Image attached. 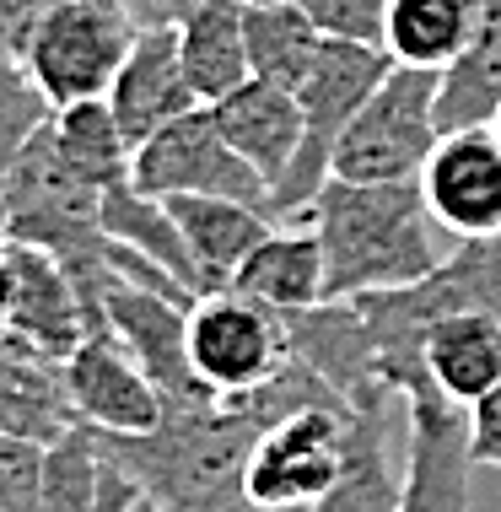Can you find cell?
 Wrapping results in <instances>:
<instances>
[{
  "label": "cell",
  "mask_w": 501,
  "mask_h": 512,
  "mask_svg": "<svg viewBox=\"0 0 501 512\" xmlns=\"http://www.w3.org/2000/svg\"><path fill=\"white\" fill-rule=\"evenodd\" d=\"M60 6H65V0H0V38H6V49L22 60V49L33 44V33Z\"/></svg>",
  "instance_id": "836d02e7"
},
{
  "label": "cell",
  "mask_w": 501,
  "mask_h": 512,
  "mask_svg": "<svg viewBox=\"0 0 501 512\" xmlns=\"http://www.w3.org/2000/svg\"><path fill=\"white\" fill-rule=\"evenodd\" d=\"M437 92H442V71L394 65L378 81V92L361 103L351 130L340 135L334 178H351V184H421L431 151L442 141Z\"/></svg>",
  "instance_id": "5b68a950"
},
{
  "label": "cell",
  "mask_w": 501,
  "mask_h": 512,
  "mask_svg": "<svg viewBox=\"0 0 501 512\" xmlns=\"http://www.w3.org/2000/svg\"><path fill=\"white\" fill-rule=\"evenodd\" d=\"M469 459L475 469H501V383L469 410Z\"/></svg>",
  "instance_id": "d6a6232c"
},
{
  "label": "cell",
  "mask_w": 501,
  "mask_h": 512,
  "mask_svg": "<svg viewBox=\"0 0 501 512\" xmlns=\"http://www.w3.org/2000/svg\"><path fill=\"white\" fill-rule=\"evenodd\" d=\"M167 205L178 216V232L189 243L194 270H200V297L227 292L238 281V270L248 265V254L275 232V216L264 205L221 200V195H173Z\"/></svg>",
  "instance_id": "e0dca14e"
},
{
  "label": "cell",
  "mask_w": 501,
  "mask_h": 512,
  "mask_svg": "<svg viewBox=\"0 0 501 512\" xmlns=\"http://www.w3.org/2000/svg\"><path fill=\"white\" fill-rule=\"evenodd\" d=\"M6 238L44 248L65 270L92 265L108 243L103 238V189H92L60 157L49 124L6 168Z\"/></svg>",
  "instance_id": "8992f818"
},
{
  "label": "cell",
  "mask_w": 501,
  "mask_h": 512,
  "mask_svg": "<svg viewBox=\"0 0 501 512\" xmlns=\"http://www.w3.org/2000/svg\"><path fill=\"white\" fill-rule=\"evenodd\" d=\"M124 6H130V17L141 27H178L200 0H124Z\"/></svg>",
  "instance_id": "d590c367"
},
{
  "label": "cell",
  "mask_w": 501,
  "mask_h": 512,
  "mask_svg": "<svg viewBox=\"0 0 501 512\" xmlns=\"http://www.w3.org/2000/svg\"><path fill=\"white\" fill-rule=\"evenodd\" d=\"M11 329L6 335L38 351L44 362L65 367V356L81 345L87 335V297H81L76 275L60 265L44 248H27V243H11Z\"/></svg>",
  "instance_id": "5bb4252c"
},
{
  "label": "cell",
  "mask_w": 501,
  "mask_h": 512,
  "mask_svg": "<svg viewBox=\"0 0 501 512\" xmlns=\"http://www.w3.org/2000/svg\"><path fill=\"white\" fill-rule=\"evenodd\" d=\"M65 394H71L76 421L103 437H146L167 415V399L141 367V356L114 335V324L97 308L81 345L65 356Z\"/></svg>",
  "instance_id": "8fae6325"
},
{
  "label": "cell",
  "mask_w": 501,
  "mask_h": 512,
  "mask_svg": "<svg viewBox=\"0 0 501 512\" xmlns=\"http://www.w3.org/2000/svg\"><path fill=\"white\" fill-rule=\"evenodd\" d=\"M0 238H6V168H0Z\"/></svg>",
  "instance_id": "74e56055"
},
{
  "label": "cell",
  "mask_w": 501,
  "mask_h": 512,
  "mask_svg": "<svg viewBox=\"0 0 501 512\" xmlns=\"http://www.w3.org/2000/svg\"><path fill=\"white\" fill-rule=\"evenodd\" d=\"M351 442V405H313L259 437L248 459V507L308 512L334 491Z\"/></svg>",
  "instance_id": "9c48e42d"
},
{
  "label": "cell",
  "mask_w": 501,
  "mask_h": 512,
  "mask_svg": "<svg viewBox=\"0 0 501 512\" xmlns=\"http://www.w3.org/2000/svg\"><path fill=\"white\" fill-rule=\"evenodd\" d=\"M291 356L302 367H313L318 378L329 383L345 405H367V399H399L378 383V367H372V340L367 324H361L356 297H329L308 313H291Z\"/></svg>",
  "instance_id": "2e32d148"
},
{
  "label": "cell",
  "mask_w": 501,
  "mask_h": 512,
  "mask_svg": "<svg viewBox=\"0 0 501 512\" xmlns=\"http://www.w3.org/2000/svg\"><path fill=\"white\" fill-rule=\"evenodd\" d=\"M92 437L141 486L151 512H248V459L264 432L221 399L167 405L146 437Z\"/></svg>",
  "instance_id": "6da1fadb"
},
{
  "label": "cell",
  "mask_w": 501,
  "mask_h": 512,
  "mask_svg": "<svg viewBox=\"0 0 501 512\" xmlns=\"http://www.w3.org/2000/svg\"><path fill=\"white\" fill-rule=\"evenodd\" d=\"M421 195L448 238H501V141L491 124L442 135L421 173Z\"/></svg>",
  "instance_id": "7c38bea8"
},
{
  "label": "cell",
  "mask_w": 501,
  "mask_h": 512,
  "mask_svg": "<svg viewBox=\"0 0 501 512\" xmlns=\"http://www.w3.org/2000/svg\"><path fill=\"white\" fill-rule=\"evenodd\" d=\"M361 324L372 340V367L388 394L410 399L431 389L426 378V329L448 313H501V238L458 243L426 281L394 286V292L356 297Z\"/></svg>",
  "instance_id": "3957f363"
},
{
  "label": "cell",
  "mask_w": 501,
  "mask_h": 512,
  "mask_svg": "<svg viewBox=\"0 0 501 512\" xmlns=\"http://www.w3.org/2000/svg\"><path fill=\"white\" fill-rule=\"evenodd\" d=\"M291 329L286 313L243 297L238 286L205 292L189 308V367L216 399H238L291 367Z\"/></svg>",
  "instance_id": "ba28073f"
},
{
  "label": "cell",
  "mask_w": 501,
  "mask_h": 512,
  "mask_svg": "<svg viewBox=\"0 0 501 512\" xmlns=\"http://www.w3.org/2000/svg\"><path fill=\"white\" fill-rule=\"evenodd\" d=\"M248 512H259V507H248Z\"/></svg>",
  "instance_id": "b9f144b4"
},
{
  "label": "cell",
  "mask_w": 501,
  "mask_h": 512,
  "mask_svg": "<svg viewBox=\"0 0 501 512\" xmlns=\"http://www.w3.org/2000/svg\"><path fill=\"white\" fill-rule=\"evenodd\" d=\"M394 405L405 399H367L351 405V442L334 491L308 512H399L405 469L394 464Z\"/></svg>",
  "instance_id": "d6986e66"
},
{
  "label": "cell",
  "mask_w": 501,
  "mask_h": 512,
  "mask_svg": "<svg viewBox=\"0 0 501 512\" xmlns=\"http://www.w3.org/2000/svg\"><path fill=\"white\" fill-rule=\"evenodd\" d=\"M76 421L71 394H65V367L44 362L17 340H0V437H33L60 442Z\"/></svg>",
  "instance_id": "603a6c76"
},
{
  "label": "cell",
  "mask_w": 501,
  "mask_h": 512,
  "mask_svg": "<svg viewBox=\"0 0 501 512\" xmlns=\"http://www.w3.org/2000/svg\"><path fill=\"white\" fill-rule=\"evenodd\" d=\"M308 227L324 243L329 297H367L415 286L442 265L437 221L421 184H351L329 178L313 200Z\"/></svg>",
  "instance_id": "7a4b0ae2"
},
{
  "label": "cell",
  "mask_w": 501,
  "mask_h": 512,
  "mask_svg": "<svg viewBox=\"0 0 501 512\" xmlns=\"http://www.w3.org/2000/svg\"><path fill=\"white\" fill-rule=\"evenodd\" d=\"M97 491H103V448L87 426H71L60 442H49L44 512H92Z\"/></svg>",
  "instance_id": "f1b7e54d"
},
{
  "label": "cell",
  "mask_w": 501,
  "mask_h": 512,
  "mask_svg": "<svg viewBox=\"0 0 501 512\" xmlns=\"http://www.w3.org/2000/svg\"><path fill=\"white\" fill-rule=\"evenodd\" d=\"M324 33L313 27V17L291 0H248V65L259 81L297 92L308 81Z\"/></svg>",
  "instance_id": "83f0119b"
},
{
  "label": "cell",
  "mask_w": 501,
  "mask_h": 512,
  "mask_svg": "<svg viewBox=\"0 0 501 512\" xmlns=\"http://www.w3.org/2000/svg\"><path fill=\"white\" fill-rule=\"evenodd\" d=\"M108 108H114L119 130L130 135V146H146L157 130L200 108L184 71V49H178V27H141L130 60L119 65L114 87H108Z\"/></svg>",
  "instance_id": "9a60e30c"
},
{
  "label": "cell",
  "mask_w": 501,
  "mask_h": 512,
  "mask_svg": "<svg viewBox=\"0 0 501 512\" xmlns=\"http://www.w3.org/2000/svg\"><path fill=\"white\" fill-rule=\"evenodd\" d=\"M49 442L0 437V512H44Z\"/></svg>",
  "instance_id": "4dcf8cb0"
},
{
  "label": "cell",
  "mask_w": 501,
  "mask_h": 512,
  "mask_svg": "<svg viewBox=\"0 0 501 512\" xmlns=\"http://www.w3.org/2000/svg\"><path fill=\"white\" fill-rule=\"evenodd\" d=\"M130 178L146 195H221V200H243L270 211V184L259 178V168H248L238 157V146L221 135V124L211 108L173 119L167 130H157L146 146H135V168Z\"/></svg>",
  "instance_id": "30bf717a"
},
{
  "label": "cell",
  "mask_w": 501,
  "mask_h": 512,
  "mask_svg": "<svg viewBox=\"0 0 501 512\" xmlns=\"http://www.w3.org/2000/svg\"><path fill=\"white\" fill-rule=\"evenodd\" d=\"M135 512H151V507H146V496H141V507H135Z\"/></svg>",
  "instance_id": "ab89813d"
},
{
  "label": "cell",
  "mask_w": 501,
  "mask_h": 512,
  "mask_svg": "<svg viewBox=\"0 0 501 512\" xmlns=\"http://www.w3.org/2000/svg\"><path fill=\"white\" fill-rule=\"evenodd\" d=\"M426 378L458 410H475L501 383V313H448L426 329Z\"/></svg>",
  "instance_id": "44dd1931"
},
{
  "label": "cell",
  "mask_w": 501,
  "mask_h": 512,
  "mask_svg": "<svg viewBox=\"0 0 501 512\" xmlns=\"http://www.w3.org/2000/svg\"><path fill=\"white\" fill-rule=\"evenodd\" d=\"M469 22H475V0H388L383 49L394 54V65L448 71L469 44Z\"/></svg>",
  "instance_id": "4316f807"
},
{
  "label": "cell",
  "mask_w": 501,
  "mask_h": 512,
  "mask_svg": "<svg viewBox=\"0 0 501 512\" xmlns=\"http://www.w3.org/2000/svg\"><path fill=\"white\" fill-rule=\"evenodd\" d=\"M469 410L437 389L405 399V502L399 512H469Z\"/></svg>",
  "instance_id": "4fadbf2b"
},
{
  "label": "cell",
  "mask_w": 501,
  "mask_h": 512,
  "mask_svg": "<svg viewBox=\"0 0 501 512\" xmlns=\"http://www.w3.org/2000/svg\"><path fill=\"white\" fill-rule=\"evenodd\" d=\"M0 54H11V49H6V38H0Z\"/></svg>",
  "instance_id": "60d3db41"
},
{
  "label": "cell",
  "mask_w": 501,
  "mask_h": 512,
  "mask_svg": "<svg viewBox=\"0 0 501 512\" xmlns=\"http://www.w3.org/2000/svg\"><path fill=\"white\" fill-rule=\"evenodd\" d=\"M135 38H141V22L130 17L124 0H65L22 49V65L49 98V108L92 103L108 98Z\"/></svg>",
  "instance_id": "52a82bcc"
},
{
  "label": "cell",
  "mask_w": 501,
  "mask_h": 512,
  "mask_svg": "<svg viewBox=\"0 0 501 512\" xmlns=\"http://www.w3.org/2000/svg\"><path fill=\"white\" fill-rule=\"evenodd\" d=\"M238 286L243 297L264 302V308L275 313H308L318 302H329V265H324V243H318V232L302 221V227H281L275 221V232L264 238L254 254H248V265L238 270Z\"/></svg>",
  "instance_id": "ffe728a7"
},
{
  "label": "cell",
  "mask_w": 501,
  "mask_h": 512,
  "mask_svg": "<svg viewBox=\"0 0 501 512\" xmlns=\"http://www.w3.org/2000/svg\"><path fill=\"white\" fill-rule=\"evenodd\" d=\"M491 130H496V141H501V108H496V119H491Z\"/></svg>",
  "instance_id": "f35d334b"
},
{
  "label": "cell",
  "mask_w": 501,
  "mask_h": 512,
  "mask_svg": "<svg viewBox=\"0 0 501 512\" xmlns=\"http://www.w3.org/2000/svg\"><path fill=\"white\" fill-rule=\"evenodd\" d=\"M496 108H501V0H475L469 44L442 71V92H437L442 135L491 124Z\"/></svg>",
  "instance_id": "cb8c5ba5"
},
{
  "label": "cell",
  "mask_w": 501,
  "mask_h": 512,
  "mask_svg": "<svg viewBox=\"0 0 501 512\" xmlns=\"http://www.w3.org/2000/svg\"><path fill=\"white\" fill-rule=\"evenodd\" d=\"M178 49H184L194 98L205 108L238 92L254 76V65H248V0H200L178 22Z\"/></svg>",
  "instance_id": "7402d4cb"
},
{
  "label": "cell",
  "mask_w": 501,
  "mask_h": 512,
  "mask_svg": "<svg viewBox=\"0 0 501 512\" xmlns=\"http://www.w3.org/2000/svg\"><path fill=\"white\" fill-rule=\"evenodd\" d=\"M49 98L38 92V81L27 76L17 54H0V168L22 157V146L49 124Z\"/></svg>",
  "instance_id": "f546056e"
},
{
  "label": "cell",
  "mask_w": 501,
  "mask_h": 512,
  "mask_svg": "<svg viewBox=\"0 0 501 512\" xmlns=\"http://www.w3.org/2000/svg\"><path fill=\"white\" fill-rule=\"evenodd\" d=\"M135 507H141V486H135L114 459H103V491H97L92 512H135Z\"/></svg>",
  "instance_id": "e575fe53"
},
{
  "label": "cell",
  "mask_w": 501,
  "mask_h": 512,
  "mask_svg": "<svg viewBox=\"0 0 501 512\" xmlns=\"http://www.w3.org/2000/svg\"><path fill=\"white\" fill-rule=\"evenodd\" d=\"M211 114L221 124V135L238 146V157L248 162V168H259V178L270 189L281 184L286 168L302 151V103H297V92L248 76L238 92H227L221 103H211Z\"/></svg>",
  "instance_id": "ac0fdd59"
},
{
  "label": "cell",
  "mask_w": 501,
  "mask_h": 512,
  "mask_svg": "<svg viewBox=\"0 0 501 512\" xmlns=\"http://www.w3.org/2000/svg\"><path fill=\"white\" fill-rule=\"evenodd\" d=\"M394 71V54L383 44H340L324 38L308 81L297 87L302 103V151L286 168V178L270 189V216L275 221H308L313 200L324 195V184L334 178V151L340 135L351 130V119L361 114V103L378 92V81Z\"/></svg>",
  "instance_id": "277c9868"
},
{
  "label": "cell",
  "mask_w": 501,
  "mask_h": 512,
  "mask_svg": "<svg viewBox=\"0 0 501 512\" xmlns=\"http://www.w3.org/2000/svg\"><path fill=\"white\" fill-rule=\"evenodd\" d=\"M49 135H54V146H60V157L71 162L92 189H103V195L114 184H124L130 168H135V146H130V135L119 130L108 98L54 108V114H49Z\"/></svg>",
  "instance_id": "484cf974"
},
{
  "label": "cell",
  "mask_w": 501,
  "mask_h": 512,
  "mask_svg": "<svg viewBox=\"0 0 501 512\" xmlns=\"http://www.w3.org/2000/svg\"><path fill=\"white\" fill-rule=\"evenodd\" d=\"M313 17L324 38L340 44H383L388 33V0H291Z\"/></svg>",
  "instance_id": "1f68e13d"
},
{
  "label": "cell",
  "mask_w": 501,
  "mask_h": 512,
  "mask_svg": "<svg viewBox=\"0 0 501 512\" xmlns=\"http://www.w3.org/2000/svg\"><path fill=\"white\" fill-rule=\"evenodd\" d=\"M103 238L151 259V265H162L178 286H189V292L200 297V270H194V259H189V243H184V232H178L173 205L162 195H146L135 178H124V184H114L103 195Z\"/></svg>",
  "instance_id": "d4e9b609"
},
{
  "label": "cell",
  "mask_w": 501,
  "mask_h": 512,
  "mask_svg": "<svg viewBox=\"0 0 501 512\" xmlns=\"http://www.w3.org/2000/svg\"><path fill=\"white\" fill-rule=\"evenodd\" d=\"M11 329V248L0 238V340H6Z\"/></svg>",
  "instance_id": "8d00e7d4"
}]
</instances>
